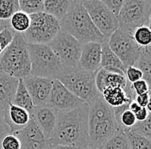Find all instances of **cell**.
<instances>
[{"label":"cell","instance_id":"cell-1","mask_svg":"<svg viewBox=\"0 0 151 149\" xmlns=\"http://www.w3.org/2000/svg\"><path fill=\"white\" fill-rule=\"evenodd\" d=\"M89 105L84 103L72 110L58 112L57 122L50 139V145L82 148L88 144V116Z\"/></svg>","mask_w":151,"mask_h":149},{"label":"cell","instance_id":"cell-2","mask_svg":"<svg viewBox=\"0 0 151 149\" xmlns=\"http://www.w3.org/2000/svg\"><path fill=\"white\" fill-rule=\"evenodd\" d=\"M113 108L101 98L89 104L88 116V143L99 148L119 129Z\"/></svg>","mask_w":151,"mask_h":149},{"label":"cell","instance_id":"cell-3","mask_svg":"<svg viewBox=\"0 0 151 149\" xmlns=\"http://www.w3.org/2000/svg\"><path fill=\"white\" fill-rule=\"evenodd\" d=\"M60 30L70 35L82 45L88 42L102 44L107 40L95 28L82 1L75 0L71 9L59 21Z\"/></svg>","mask_w":151,"mask_h":149},{"label":"cell","instance_id":"cell-4","mask_svg":"<svg viewBox=\"0 0 151 149\" xmlns=\"http://www.w3.org/2000/svg\"><path fill=\"white\" fill-rule=\"evenodd\" d=\"M31 62L28 43L22 34L15 33L12 42L0 55V71L17 79L30 75Z\"/></svg>","mask_w":151,"mask_h":149},{"label":"cell","instance_id":"cell-5","mask_svg":"<svg viewBox=\"0 0 151 149\" xmlns=\"http://www.w3.org/2000/svg\"><path fill=\"white\" fill-rule=\"evenodd\" d=\"M96 73L85 71L79 67H65L57 79L66 88L88 105L101 97L95 84Z\"/></svg>","mask_w":151,"mask_h":149},{"label":"cell","instance_id":"cell-6","mask_svg":"<svg viewBox=\"0 0 151 149\" xmlns=\"http://www.w3.org/2000/svg\"><path fill=\"white\" fill-rule=\"evenodd\" d=\"M31 62L30 75L57 79L64 66L59 62L52 50L46 44H28Z\"/></svg>","mask_w":151,"mask_h":149},{"label":"cell","instance_id":"cell-7","mask_svg":"<svg viewBox=\"0 0 151 149\" xmlns=\"http://www.w3.org/2000/svg\"><path fill=\"white\" fill-rule=\"evenodd\" d=\"M151 1L124 0L118 17L119 28L132 36L140 27L150 28Z\"/></svg>","mask_w":151,"mask_h":149},{"label":"cell","instance_id":"cell-8","mask_svg":"<svg viewBox=\"0 0 151 149\" xmlns=\"http://www.w3.org/2000/svg\"><path fill=\"white\" fill-rule=\"evenodd\" d=\"M30 25L22 34L28 44L47 45L60 31L59 21L45 12L29 16Z\"/></svg>","mask_w":151,"mask_h":149},{"label":"cell","instance_id":"cell-9","mask_svg":"<svg viewBox=\"0 0 151 149\" xmlns=\"http://www.w3.org/2000/svg\"><path fill=\"white\" fill-rule=\"evenodd\" d=\"M47 45L63 66L76 67L78 65L82 44L70 35L60 30Z\"/></svg>","mask_w":151,"mask_h":149},{"label":"cell","instance_id":"cell-10","mask_svg":"<svg viewBox=\"0 0 151 149\" xmlns=\"http://www.w3.org/2000/svg\"><path fill=\"white\" fill-rule=\"evenodd\" d=\"M108 46L126 69L134 65L142 51L132 36L118 28L107 40Z\"/></svg>","mask_w":151,"mask_h":149},{"label":"cell","instance_id":"cell-11","mask_svg":"<svg viewBox=\"0 0 151 149\" xmlns=\"http://www.w3.org/2000/svg\"><path fill=\"white\" fill-rule=\"evenodd\" d=\"M83 5L95 28L106 40L119 28L118 18L101 0H84Z\"/></svg>","mask_w":151,"mask_h":149},{"label":"cell","instance_id":"cell-12","mask_svg":"<svg viewBox=\"0 0 151 149\" xmlns=\"http://www.w3.org/2000/svg\"><path fill=\"white\" fill-rule=\"evenodd\" d=\"M85 102L71 93L58 79L52 80V90L47 104L53 108L57 112L72 110L84 104Z\"/></svg>","mask_w":151,"mask_h":149},{"label":"cell","instance_id":"cell-13","mask_svg":"<svg viewBox=\"0 0 151 149\" xmlns=\"http://www.w3.org/2000/svg\"><path fill=\"white\" fill-rule=\"evenodd\" d=\"M21 143V149H47L49 144L43 132L32 118L21 130L12 133Z\"/></svg>","mask_w":151,"mask_h":149},{"label":"cell","instance_id":"cell-14","mask_svg":"<svg viewBox=\"0 0 151 149\" xmlns=\"http://www.w3.org/2000/svg\"><path fill=\"white\" fill-rule=\"evenodd\" d=\"M22 81L35 107L47 104L52 90V80L28 75L22 78Z\"/></svg>","mask_w":151,"mask_h":149},{"label":"cell","instance_id":"cell-15","mask_svg":"<svg viewBox=\"0 0 151 149\" xmlns=\"http://www.w3.org/2000/svg\"><path fill=\"white\" fill-rule=\"evenodd\" d=\"M95 84L101 94L107 87L118 86L124 89L127 84L125 73L121 69L114 67L101 68L95 75Z\"/></svg>","mask_w":151,"mask_h":149},{"label":"cell","instance_id":"cell-16","mask_svg":"<svg viewBox=\"0 0 151 149\" xmlns=\"http://www.w3.org/2000/svg\"><path fill=\"white\" fill-rule=\"evenodd\" d=\"M101 44L88 42L82 45L78 66L85 71L96 73L101 69Z\"/></svg>","mask_w":151,"mask_h":149},{"label":"cell","instance_id":"cell-17","mask_svg":"<svg viewBox=\"0 0 151 149\" xmlns=\"http://www.w3.org/2000/svg\"><path fill=\"white\" fill-rule=\"evenodd\" d=\"M57 117L58 112L47 104L35 107L31 116V118L43 132L47 140L50 139L52 134L56 125Z\"/></svg>","mask_w":151,"mask_h":149},{"label":"cell","instance_id":"cell-18","mask_svg":"<svg viewBox=\"0 0 151 149\" xmlns=\"http://www.w3.org/2000/svg\"><path fill=\"white\" fill-rule=\"evenodd\" d=\"M18 80L0 71V110L4 111L9 109L16 93Z\"/></svg>","mask_w":151,"mask_h":149},{"label":"cell","instance_id":"cell-19","mask_svg":"<svg viewBox=\"0 0 151 149\" xmlns=\"http://www.w3.org/2000/svg\"><path fill=\"white\" fill-rule=\"evenodd\" d=\"M4 116L11 134L23 129L31 119L28 111L12 103L9 104L7 110H4Z\"/></svg>","mask_w":151,"mask_h":149},{"label":"cell","instance_id":"cell-20","mask_svg":"<svg viewBox=\"0 0 151 149\" xmlns=\"http://www.w3.org/2000/svg\"><path fill=\"white\" fill-rule=\"evenodd\" d=\"M104 102L112 108H117L132 101L127 96L124 89L118 86L107 87L101 94Z\"/></svg>","mask_w":151,"mask_h":149},{"label":"cell","instance_id":"cell-21","mask_svg":"<svg viewBox=\"0 0 151 149\" xmlns=\"http://www.w3.org/2000/svg\"><path fill=\"white\" fill-rule=\"evenodd\" d=\"M75 0H46L43 1V12L60 21L71 9Z\"/></svg>","mask_w":151,"mask_h":149},{"label":"cell","instance_id":"cell-22","mask_svg":"<svg viewBox=\"0 0 151 149\" xmlns=\"http://www.w3.org/2000/svg\"><path fill=\"white\" fill-rule=\"evenodd\" d=\"M12 104L21 107L24 109L26 111L28 112L30 116H32V113L34 111L35 105L33 103V101L28 94V91L23 84L22 79H19L17 88L16 91V93L14 96V98L12 100Z\"/></svg>","mask_w":151,"mask_h":149},{"label":"cell","instance_id":"cell-23","mask_svg":"<svg viewBox=\"0 0 151 149\" xmlns=\"http://www.w3.org/2000/svg\"><path fill=\"white\" fill-rule=\"evenodd\" d=\"M134 66L139 69L142 73V79L150 84L151 81V49L150 46L142 47V51L138 59L135 62Z\"/></svg>","mask_w":151,"mask_h":149},{"label":"cell","instance_id":"cell-24","mask_svg":"<svg viewBox=\"0 0 151 149\" xmlns=\"http://www.w3.org/2000/svg\"><path fill=\"white\" fill-rule=\"evenodd\" d=\"M104 67H114L124 71L125 68L119 60V59L114 55L113 51L108 46L107 41L101 44V68Z\"/></svg>","mask_w":151,"mask_h":149},{"label":"cell","instance_id":"cell-25","mask_svg":"<svg viewBox=\"0 0 151 149\" xmlns=\"http://www.w3.org/2000/svg\"><path fill=\"white\" fill-rule=\"evenodd\" d=\"M9 27L15 32L19 34H24L30 25V17L24 12L19 10L15 13L9 21Z\"/></svg>","mask_w":151,"mask_h":149},{"label":"cell","instance_id":"cell-26","mask_svg":"<svg viewBox=\"0 0 151 149\" xmlns=\"http://www.w3.org/2000/svg\"><path fill=\"white\" fill-rule=\"evenodd\" d=\"M98 149H130V146L125 133L119 129L113 136Z\"/></svg>","mask_w":151,"mask_h":149},{"label":"cell","instance_id":"cell-27","mask_svg":"<svg viewBox=\"0 0 151 149\" xmlns=\"http://www.w3.org/2000/svg\"><path fill=\"white\" fill-rule=\"evenodd\" d=\"M20 10L19 0H0V21L8 22Z\"/></svg>","mask_w":151,"mask_h":149},{"label":"cell","instance_id":"cell-28","mask_svg":"<svg viewBox=\"0 0 151 149\" xmlns=\"http://www.w3.org/2000/svg\"><path fill=\"white\" fill-rule=\"evenodd\" d=\"M130 149H151L150 139L132 131L125 132Z\"/></svg>","mask_w":151,"mask_h":149},{"label":"cell","instance_id":"cell-29","mask_svg":"<svg viewBox=\"0 0 151 149\" xmlns=\"http://www.w3.org/2000/svg\"><path fill=\"white\" fill-rule=\"evenodd\" d=\"M20 10L28 16L43 12L44 4L42 0H20Z\"/></svg>","mask_w":151,"mask_h":149},{"label":"cell","instance_id":"cell-30","mask_svg":"<svg viewBox=\"0 0 151 149\" xmlns=\"http://www.w3.org/2000/svg\"><path fill=\"white\" fill-rule=\"evenodd\" d=\"M132 37L136 43L141 47H145L148 46H150L151 43V30L150 27H140L137 28L133 35Z\"/></svg>","mask_w":151,"mask_h":149},{"label":"cell","instance_id":"cell-31","mask_svg":"<svg viewBox=\"0 0 151 149\" xmlns=\"http://www.w3.org/2000/svg\"><path fill=\"white\" fill-rule=\"evenodd\" d=\"M15 32L9 27L8 22L0 21V47L4 51L12 42Z\"/></svg>","mask_w":151,"mask_h":149},{"label":"cell","instance_id":"cell-32","mask_svg":"<svg viewBox=\"0 0 151 149\" xmlns=\"http://www.w3.org/2000/svg\"><path fill=\"white\" fill-rule=\"evenodd\" d=\"M151 116L150 115L148 118L145 121H137L132 126V128L128 131H132L135 132L138 134H141L142 136L148 138L150 140L151 138ZM127 132V131H126Z\"/></svg>","mask_w":151,"mask_h":149},{"label":"cell","instance_id":"cell-33","mask_svg":"<svg viewBox=\"0 0 151 149\" xmlns=\"http://www.w3.org/2000/svg\"><path fill=\"white\" fill-rule=\"evenodd\" d=\"M0 149H21L20 140L15 134H9L0 140Z\"/></svg>","mask_w":151,"mask_h":149},{"label":"cell","instance_id":"cell-34","mask_svg":"<svg viewBox=\"0 0 151 149\" xmlns=\"http://www.w3.org/2000/svg\"><path fill=\"white\" fill-rule=\"evenodd\" d=\"M125 77L129 83H134L138 80L142 79V73L139 69L135 67L134 65L129 66L125 69Z\"/></svg>","mask_w":151,"mask_h":149},{"label":"cell","instance_id":"cell-35","mask_svg":"<svg viewBox=\"0 0 151 149\" xmlns=\"http://www.w3.org/2000/svg\"><path fill=\"white\" fill-rule=\"evenodd\" d=\"M104 4L110 9V11L118 18L120 9L122 8L123 0H103Z\"/></svg>","mask_w":151,"mask_h":149},{"label":"cell","instance_id":"cell-36","mask_svg":"<svg viewBox=\"0 0 151 149\" xmlns=\"http://www.w3.org/2000/svg\"><path fill=\"white\" fill-rule=\"evenodd\" d=\"M131 87H132V91L134 92V93L136 94V96L150 92V84L143 79L138 80L137 82L131 84Z\"/></svg>","mask_w":151,"mask_h":149},{"label":"cell","instance_id":"cell-37","mask_svg":"<svg viewBox=\"0 0 151 149\" xmlns=\"http://www.w3.org/2000/svg\"><path fill=\"white\" fill-rule=\"evenodd\" d=\"M9 134H11V131L8 124L6 123L4 111L0 110V140Z\"/></svg>","mask_w":151,"mask_h":149},{"label":"cell","instance_id":"cell-38","mask_svg":"<svg viewBox=\"0 0 151 149\" xmlns=\"http://www.w3.org/2000/svg\"><path fill=\"white\" fill-rule=\"evenodd\" d=\"M134 100L139 106L143 107V108H146V106L150 102V92H146V93L141 94V95H137V96L135 97Z\"/></svg>","mask_w":151,"mask_h":149},{"label":"cell","instance_id":"cell-39","mask_svg":"<svg viewBox=\"0 0 151 149\" xmlns=\"http://www.w3.org/2000/svg\"><path fill=\"white\" fill-rule=\"evenodd\" d=\"M150 115V112L146 108L142 107L141 110L137 114H135V116H136V119L137 121H145Z\"/></svg>","mask_w":151,"mask_h":149},{"label":"cell","instance_id":"cell-40","mask_svg":"<svg viewBox=\"0 0 151 149\" xmlns=\"http://www.w3.org/2000/svg\"><path fill=\"white\" fill-rule=\"evenodd\" d=\"M141 106H139L137 102H135V100H133L132 102L129 103V106H128V109L131 110V111L135 115V114H137V112L139 111L140 110H141Z\"/></svg>","mask_w":151,"mask_h":149},{"label":"cell","instance_id":"cell-41","mask_svg":"<svg viewBox=\"0 0 151 149\" xmlns=\"http://www.w3.org/2000/svg\"><path fill=\"white\" fill-rule=\"evenodd\" d=\"M47 149H81L74 147H67V146H60V145H50L48 146Z\"/></svg>","mask_w":151,"mask_h":149},{"label":"cell","instance_id":"cell-42","mask_svg":"<svg viewBox=\"0 0 151 149\" xmlns=\"http://www.w3.org/2000/svg\"><path fill=\"white\" fill-rule=\"evenodd\" d=\"M81 149H98L96 148H94V146H92V145H90L89 143L88 144V145H86L85 147H83V148H82Z\"/></svg>","mask_w":151,"mask_h":149},{"label":"cell","instance_id":"cell-43","mask_svg":"<svg viewBox=\"0 0 151 149\" xmlns=\"http://www.w3.org/2000/svg\"><path fill=\"white\" fill-rule=\"evenodd\" d=\"M2 52H3V51H2V49H1V47H0V55H1V54H2Z\"/></svg>","mask_w":151,"mask_h":149}]
</instances>
